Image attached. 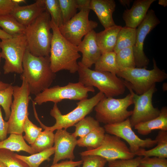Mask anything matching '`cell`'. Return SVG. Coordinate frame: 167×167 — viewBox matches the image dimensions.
Returning a JSON list of instances; mask_svg holds the SVG:
<instances>
[{
    "mask_svg": "<svg viewBox=\"0 0 167 167\" xmlns=\"http://www.w3.org/2000/svg\"><path fill=\"white\" fill-rule=\"evenodd\" d=\"M21 76L26 81L30 93L35 95L49 88L55 78L52 71L49 56L37 57L27 49L24 57Z\"/></svg>",
    "mask_w": 167,
    "mask_h": 167,
    "instance_id": "cell-1",
    "label": "cell"
},
{
    "mask_svg": "<svg viewBox=\"0 0 167 167\" xmlns=\"http://www.w3.org/2000/svg\"><path fill=\"white\" fill-rule=\"evenodd\" d=\"M51 24L53 34L49 54L51 69L55 73L63 70L75 73L79 67L77 61L81 57L77 46L62 36L51 19Z\"/></svg>",
    "mask_w": 167,
    "mask_h": 167,
    "instance_id": "cell-2",
    "label": "cell"
},
{
    "mask_svg": "<svg viewBox=\"0 0 167 167\" xmlns=\"http://www.w3.org/2000/svg\"><path fill=\"white\" fill-rule=\"evenodd\" d=\"M51 18L46 10L26 27L25 33L27 49L37 57L49 56L53 34Z\"/></svg>",
    "mask_w": 167,
    "mask_h": 167,
    "instance_id": "cell-3",
    "label": "cell"
},
{
    "mask_svg": "<svg viewBox=\"0 0 167 167\" xmlns=\"http://www.w3.org/2000/svg\"><path fill=\"white\" fill-rule=\"evenodd\" d=\"M79 81L87 87H96L107 97L123 94L126 86L124 80L116 74L92 70L78 62Z\"/></svg>",
    "mask_w": 167,
    "mask_h": 167,
    "instance_id": "cell-4",
    "label": "cell"
},
{
    "mask_svg": "<svg viewBox=\"0 0 167 167\" xmlns=\"http://www.w3.org/2000/svg\"><path fill=\"white\" fill-rule=\"evenodd\" d=\"M105 96L104 94L99 92L96 95L90 98H86L76 103L77 106L73 110L66 114H62L59 109L57 104L54 103L50 111V114L55 120L54 124L51 126L44 125L39 119L36 111H34L35 117L44 129L52 131L59 129H66L74 126L81 120L89 114L98 103Z\"/></svg>",
    "mask_w": 167,
    "mask_h": 167,
    "instance_id": "cell-5",
    "label": "cell"
},
{
    "mask_svg": "<svg viewBox=\"0 0 167 167\" xmlns=\"http://www.w3.org/2000/svg\"><path fill=\"white\" fill-rule=\"evenodd\" d=\"M153 68L148 70L146 68L136 67L119 70L116 74L124 79L136 94L141 95L148 91L156 83L163 81L167 78V74L157 66L153 58Z\"/></svg>",
    "mask_w": 167,
    "mask_h": 167,
    "instance_id": "cell-6",
    "label": "cell"
},
{
    "mask_svg": "<svg viewBox=\"0 0 167 167\" xmlns=\"http://www.w3.org/2000/svg\"><path fill=\"white\" fill-rule=\"evenodd\" d=\"M133 104L132 96L130 93L122 98L105 96L94 108L96 119L105 125L122 122L131 115L132 110L127 109Z\"/></svg>",
    "mask_w": 167,
    "mask_h": 167,
    "instance_id": "cell-7",
    "label": "cell"
},
{
    "mask_svg": "<svg viewBox=\"0 0 167 167\" xmlns=\"http://www.w3.org/2000/svg\"><path fill=\"white\" fill-rule=\"evenodd\" d=\"M20 86H13L14 99L11 106V113L7 122L8 134H22L23 127L26 117L28 116V108L31 97L30 90L25 79L21 76Z\"/></svg>",
    "mask_w": 167,
    "mask_h": 167,
    "instance_id": "cell-8",
    "label": "cell"
},
{
    "mask_svg": "<svg viewBox=\"0 0 167 167\" xmlns=\"http://www.w3.org/2000/svg\"><path fill=\"white\" fill-rule=\"evenodd\" d=\"M95 91L93 87H87L78 82H69L64 86L49 88L35 95L33 101L39 105L48 102L57 104L64 100L79 101L87 98L89 92Z\"/></svg>",
    "mask_w": 167,
    "mask_h": 167,
    "instance_id": "cell-9",
    "label": "cell"
},
{
    "mask_svg": "<svg viewBox=\"0 0 167 167\" xmlns=\"http://www.w3.org/2000/svg\"><path fill=\"white\" fill-rule=\"evenodd\" d=\"M2 58L5 59L4 74L15 73L21 74L23 61L27 49L24 35L1 40L0 41Z\"/></svg>",
    "mask_w": 167,
    "mask_h": 167,
    "instance_id": "cell-10",
    "label": "cell"
},
{
    "mask_svg": "<svg viewBox=\"0 0 167 167\" xmlns=\"http://www.w3.org/2000/svg\"><path fill=\"white\" fill-rule=\"evenodd\" d=\"M126 87L132 96L134 107L130 119L132 127L136 125L154 119L158 117L160 110L154 107L152 103V97L157 91L156 84L145 93L140 95L136 94L132 90L129 84L124 80Z\"/></svg>",
    "mask_w": 167,
    "mask_h": 167,
    "instance_id": "cell-11",
    "label": "cell"
},
{
    "mask_svg": "<svg viewBox=\"0 0 167 167\" xmlns=\"http://www.w3.org/2000/svg\"><path fill=\"white\" fill-rule=\"evenodd\" d=\"M90 10H80L69 20L58 27L62 36L75 46L78 45L83 37L98 26L97 22L89 20Z\"/></svg>",
    "mask_w": 167,
    "mask_h": 167,
    "instance_id": "cell-12",
    "label": "cell"
},
{
    "mask_svg": "<svg viewBox=\"0 0 167 167\" xmlns=\"http://www.w3.org/2000/svg\"><path fill=\"white\" fill-rule=\"evenodd\" d=\"M81 156L96 155L105 159L107 162L119 159H128L134 157L125 143L120 137L106 133L101 145L98 148L87 150L80 153Z\"/></svg>",
    "mask_w": 167,
    "mask_h": 167,
    "instance_id": "cell-13",
    "label": "cell"
},
{
    "mask_svg": "<svg viewBox=\"0 0 167 167\" xmlns=\"http://www.w3.org/2000/svg\"><path fill=\"white\" fill-rule=\"evenodd\" d=\"M160 22L154 11L150 9L136 28L135 42L132 48L136 68H146L148 65L149 60L143 51L144 42L147 35Z\"/></svg>",
    "mask_w": 167,
    "mask_h": 167,
    "instance_id": "cell-14",
    "label": "cell"
},
{
    "mask_svg": "<svg viewBox=\"0 0 167 167\" xmlns=\"http://www.w3.org/2000/svg\"><path fill=\"white\" fill-rule=\"evenodd\" d=\"M104 127L106 133L125 140L129 144L131 151L135 155L141 148H152L156 144L155 139L139 138L133 130L129 118L120 122L105 125Z\"/></svg>",
    "mask_w": 167,
    "mask_h": 167,
    "instance_id": "cell-15",
    "label": "cell"
},
{
    "mask_svg": "<svg viewBox=\"0 0 167 167\" xmlns=\"http://www.w3.org/2000/svg\"><path fill=\"white\" fill-rule=\"evenodd\" d=\"M54 144L55 151L53 164L61 160H73L75 158L74 152L77 145V139L66 129L57 130L54 134Z\"/></svg>",
    "mask_w": 167,
    "mask_h": 167,
    "instance_id": "cell-16",
    "label": "cell"
},
{
    "mask_svg": "<svg viewBox=\"0 0 167 167\" xmlns=\"http://www.w3.org/2000/svg\"><path fill=\"white\" fill-rule=\"evenodd\" d=\"M96 34L94 30L90 32L77 46L79 52L82 54L80 62L89 68L95 64L102 54L97 44Z\"/></svg>",
    "mask_w": 167,
    "mask_h": 167,
    "instance_id": "cell-17",
    "label": "cell"
},
{
    "mask_svg": "<svg viewBox=\"0 0 167 167\" xmlns=\"http://www.w3.org/2000/svg\"><path fill=\"white\" fill-rule=\"evenodd\" d=\"M45 10L43 0H37L29 5H16L11 14L20 24L26 27Z\"/></svg>",
    "mask_w": 167,
    "mask_h": 167,
    "instance_id": "cell-18",
    "label": "cell"
},
{
    "mask_svg": "<svg viewBox=\"0 0 167 167\" xmlns=\"http://www.w3.org/2000/svg\"><path fill=\"white\" fill-rule=\"evenodd\" d=\"M156 0H135L130 9H127L123 14L125 26L134 29L145 17L152 4Z\"/></svg>",
    "mask_w": 167,
    "mask_h": 167,
    "instance_id": "cell-19",
    "label": "cell"
},
{
    "mask_svg": "<svg viewBox=\"0 0 167 167\" xmlns=\"http://www.w3.org/2000/svg\"><path fill=\"white\" fill-rule=\"evenodd\" d=\"M116 6L113 0H91L89 9L95 13L105 29L116 25L113 18Z\"/></svg>",
    "mask_w": 167,
    "mask_h": 167,
    "instance_id": "cell-20",
    "label": "cell"
},
{
    "mask_svg": "<svg viewBox=\"0 0 167 167\" xmlns=\"http://www.w3.org/2000/svg\"><path fill=\"white\" fill-rule=\"evenodd\" d=\"M122 27L116 24L96 33L97 44L102 54L113 51L118 33Z\"/></svg>",
    "mask_w": 167,
    "mask_h": 167,
    "instance_id": "cell-21",
    "label": "cell"
},
{
    "mask_svg": "<svg viewBox=\"0 0 167 167\" xmlns=\"http://www.w3.org/2000/svg\"><path fill=\"white\" fill-rule=\"evenodd\" d=\"M134 127L142 135H148L155 130L167 131V106L162 108L159 115L156 118L139 123Z\"/></svg>",
    "mask_w": 167,
    "mask_h": 167,
    "instance_id": "cell-22",
    "label": "cell"
},
{
    "mask_svg": "<svg viewBox=\"0 0 167 167\" xmlns=\"http://www.w3.org/2000/svg\"><path fill=\"white\" fill-rule=\"evenodd\" d=\"M155 139L157 145L151 149L146 150L141 148L135 154V156L143 157L156 156L167 158V131L160 130Z\"/></svg>",
    "mask_w": 167,
    "mask_h": 167,
    "instance_id": "cell-23",
    "label": "cell"
},
{
    "mask_svg": "<svg viewBox=\"0 0 167 167\" xmlns=\"http://www.w3.org/2000/svg\"><path fill=\"white\" fill-rule=\"evenodd\" d=\"M4 149L11 151L25 152L31 155L36 153L31 146L24 139L22 134L12 133L8 138L0 141V149Z\"/></svg>",
    "mask_w": 167,
    "mask_h": 167,
    "instance_id": "cell-24",
    "label": "cell"
},
{
    "mask_svg": "<svg viewBox=\"0 0 167 167\" xmlns=\"http://www.w3.org/2000/svg\"><path fill=\"white\" fill-rule=\"evenodd\" d=\"M105 131L104 127L100 126L93 130L84 136L77 140V145L85 147L87 150L96 149L101 144L105 138Z\"/></svg>",
    "mask_w": 167,
    "mask_h": 167,
    "instance_id": "cell-25",
    "label": "cell"
},
{
    "mask_svg": "<svg viewBox=\"0 0 167 167\" xmlns=\"http://www.w3.org/2000/svg\"><path fill=\"white\" fill-rule=\"evenodd\" d=\"M0 27L12 37L24 35L26 29L11 14L0 15Z\"/></svg>",
    "mask_w": 167,
    "mask_h": 167,
    "instance_id": "cell-26",
    "label": "cell"
},
{
    "mask_svg": "<svg viewBox=\"0 0 167 167\" xmlns=\"http://www.w3.org/2000/svg\"><path fill=\"white\" fill-rule=\"evenodd\" d=\"M136 29L122 27L119 32L113 51L117 54L123 49L133 47L135 40Z\"/></svg>",
    "mask_w": 167,
    "mask_h": 167,
    "instance_id": "cell-27",
    "label": "cell"
},
{
    "mask_svg": "<svg viewBox=\"0 0 167 167\" xmlns=\"http://www.w3.org/2000/svg\"><path fill=\"white\" fill-rule=\"evenodd\" d=\"M116 54L114 51L101 54L95 64L94 70L116 75L119 70L116 64Z\"/></svg>",
    "mask_w": 167,
    "mask_h": 167,
    "instance_id": "cell-28",
    "label": "cell"
},
{
    "mask_svg": "<svg viewBox=\"0 0 167 167\" xmlns=\"http://www.w3.org/2000/svg\"><path fill=\"white\" fill-rule=\"evenodd\" d=\"M55 151L54 146L42 152L29 156L20 155L15 153V156L26 163L29 167H39L44 161L50 160V157Z\"/></svg>",
    "mask_w": 167,
    "mask_h": 167,
    "instance_id": "cell-29",
    "label": "cell"
},
{
    "mask_svg": "<svg viewBox=\"0 0 167 167\" xmlns=\"http://www.w3.org/2000/svg\"><path fill=\"white\" fill-rule=\"evenodd\" d=\"M34 142L31 145L36 153L52 148L54 144V134L53 131L44 129Z\"/></svg>",
    "mask_w": 167,
    "mask_h": 167,
    "instance_id": "cell-30",
    "label": "cell"
},
{
    "mask_svg": "<svg viewBox=\"0 0 167 167\" xmlns=\"http://www.w3.org/2000/svg\"><path fill=\"white\" fill-rule=\"evenodd\" d=\"M99 122L91 116H86L74 126L75 130L72 135L76 138L83 137L95 128L100 126Z\"/></svg>",
    "mask_w": 167,
    "mask_h": 167,
    "instance_id": "cell-31",
    "label": "cell"
},
{
    "mask_svg": "<svg viewBox=\"0 0 167 167\" xmlns=\"http://www.w3.org/2000/svg\"><path fill=\"white\" fill-rule=\"evenodd\" d=\"M116 61L119 70L136 67L132 47L123 49L116 54Z\"/></svg>",
    "mask_w": 167,
    "mask_h": 167,
    "instance_id": "cell-32",
    "label": "cell"
},
{
    "mask_svg": "<svg viewBox=\"0 0 167 167\" xmlns=\"http://www.w3.org/2000/svg\"><path fill=\"white\" fill-rule=\"evenodd\" d=\"M46 9L51 19L59 27L63 24L62 16L58 0H43Z\"/></svg>",
    "mask_w": 167,
    "mask_h": 167,
    "instance_id": "cell-33",
    "label": "cell"
},
{
    "mask_svg": "<svg viewBox=\"0 0 167 167\" xmlns=\"http://www.w3.org/2000/svg\"><path fill=\"white\" fill-rule=\"evenodd\" d=\"M13 92V86L11 84L7 88L0 90V106L4 111L6 121H8L10 115Z\"/></svg>",
    "mask_w": 167,
    "mask_h": 167,
    "instance_id": "cell-34",
    "label": "cell"
},
{
    "mask_svg": "<svg viewBox=\"0 0 167 167\" xmlns=\"http://www.w3.org/2000/svg\"><path fill=\"white\" fill-rule=\"evenodd\" d=\"M13 152L0 149V161L6 167H29L24 161L16 158Z\"/></svg>",
    "mask_w": 167,
    "mask_h": 167,
    "instance_id": "cell-35",
    "label": "cell"
},
{
    "mask_svg": "<svg viewBox=\"0 0 167 167\" xmlns=\"http://www.w3.org/2000/svg\"><path fill=\"white\" fill-rule=\"evenodd\" d=\"M23 130L25 133L23 136L24 139L31 145L42 131V128L34 124L29 120L28 116L24 123Z\"/></svg>",
    "mask_w": 167,
    "mask_h": 167,
    "instance_id": "cell-36",
    "label": "cell"
},
{
    "mask_svg": "<svg viewBox=\"0 0 167 167\" xmlns=\"http://www.w3.org/2000/svg\"><path fill=\"white\" fill-rule=\"evenodd\" d=\"M62 16L63 24L73 18L78 9L76 0H58Z\"/></svg>",
    "mask_w": 167,
    "mask_h": 167,
    "instance_id": "cell-37",
    "label": "cell"
},
{
    "mask_svg": "<svg viewBox=\"0 0 167 167\" xmlns=\"http://www.w3.org/2000/svg\"><path fill=\"white\" fill-rule=\"evenodd\" d=\"M138 167H167L166 158L143 157Z\"/></svg>",
    "mask_w": 167,
    "mask_h": 167,
    "instance_id": "cell-38",
    "label": "cell"
},
{
    "mask_svg": "<svg viewBox=\"0 0 167 167\" xmlns=\"http://www.w3.org/2000/svg\"><path fill=\"white\" fill-rule=\"evenodd\" d=\"M82 167H104L107 161L105 158L96 155L82 156Z\"/></svg>",
    "mask_w": 167,
    "mask_h": 167,
    "instance_id": "cell-39",
    "label": "cell"
},
{
    "mask_svg": "<svg viewBox=\"0 0 167 167\" xmlns=\"http://www.w3.org/2000/svg\"><path fill=\"white\" fill-rule=\"evenodd\" d=\"M143 156L108 161L109 167H138Z\"/></svg>",
    "mask_w": 167,
    "mask_h": 167,
    "instance_id": "cell-40",
    "label": "cell"
},
{
    "mask_svg": "<svg viewBox=\"0 0 167 167\" xmlns=\"http://www.w3.org/2000/svg\"><path fill=\"white\" fill-rule=\"evenodd\" d=\"M16 5L12 0H0V15L11 14Z\"/></svg>",
    "mask_w": 167,
    "mask_h": 167,
    "instance_id": "cell-41",
    "label": "cell"
},
{
    "mask_svg": "<svg viewBox=\"0 0 167 167\" xmlns=\"http://www.w3.org/2000/svg\"><path fill=\"white\" fill-rule=\"evenodd\" d=\"M8 125L2 117L1 108L0 106V141L6 138L8 134Z\"/></svg>",
    "mask_w": 167,
    "mask_h": 167,
    "instance_id": "cell-42",
    "label": "cell"
},
{
    "mask_svg": "<svg viewBox=\"0 0 167 167\" xmlns=\"http://www.w3.org/2000/svg\"><path fill=\"white\" fill-rule=\"evenodd\" d=\"M83 161H75L73 160L63 161L60 163H57L49 167H77L80 166L82 164Z\"/></svg>",
    "mask_w": 167,
    "mask_h": 167,
    "instance_id": "cell-43",
    "label": "cell"
},
{
    "mask_svg": "<svg viewBox=\"0 0 167 167\" xmlns=\"http://www.w3.org/2000/svg\"><path fill=\"white\" fill-rule=\"evenodd\" d=\"M90 1L91 0H76L78 9L80 10L84 9H90Z\"/></svg>",
    "mask_w": 167,
    "mask_h": 167,
    "instance_id": "cell-44",
    "label": "cell"
},
{
    "mask_svg": "<svg viewBox=\"0 0 167 167\" xmlns=\"http://www.w3.org/2000/svg\"><path fill=\"white\" fill-rule=\"evenodd\" d=\"M12 37L8 34L2 29H0V39L1 40H4L8 39Z\"/></svg>",
    "mask_w": 167,
    "mask_h": 167,
    "instance_id": "cell-45",
    "label": "cell"
},
{
    "mask_svg": "<svg viewBox=\"0 0 167 167\" xmlns=\"http://www.w3.org/2000/svg\"><path fill=\"white\" fill-rule=\"evenodd\" d=\"M133 1L132 0H119L120 4L124 6H129L131 2Z\"/></svg>",
    "mask_w": 167,
    "mask_h": 167,
    "instance_id": "cell-46",
    "label": "cell"
},
{
    "mask_svg": "<svg viewBox=\"0 0 167 167\" xmlns=\"http://www.w3.org/2000/svg\"><path fill=\"white\" fill-rule=\"evenodd\" d=\"M11 84L3 82L0 80V90L4 89L10 85Z\"/></svg>",
    "mask_w": 167,
    "mask_h": 167,
    "instance_id": "cell-47",
    "label": "cell"
},
{
    "mask_svg": "<svg viewBox=\"0 0 167 167\" xmlns=\"http://www.w3.org/2000/svg\"><path fill=\"white\" fill-rule=\"evenodd\" d=\"M158 3L159 5H161L164 7L167 6V0H159Z\"/></svg>",
    "mask_w": 167,
    "mask_h": 167,
    "instance_id": "cell-48",
    "label": "cell"
},
{
    "mask_svg": "<svg viewBox=\"0 0 167 167\" xmlns=\"http://www.w3.org/2000/svg\"><path fill=\"white\" fill-rule=\"evenodd\" d=\"M12 1L17 5H19V3H25L26 2L25 0H12Z\"/></svg>",
    "mask_w": 167,
    "mask_h": 167,
    "instance_id": "cell-49",
    "label": "cell"
},
{
    "mask_svg": "<svg viewBox=\"0 0 167 167\" xmlns=\"http://www.w3.org/2000/svg\"><path fill=\"white\" fill-rule=\"evenodd\" d=\"M0 167H6L2 162L0 161Z\"/></svg>",
    "mask_w": 167,
    "mask_h": 167,
    "instance_id": "cell-50",
    "label": "cell"
},
{
    "mask_svg": "<svg viewBox=\"0 0 167 167\" xmlns=\"http://www.w3.org/2000/svg\"><path fill=\"white\" fill-rule=\"evenodd\" d=\"M2 57H1V49L0 47V64L1 62V60Z\"/></svg>",
    "mask_w": 167,
    "mask_h": 167,
    "instance_id": "cell-51",
    "label": "cell"
},
{
    "mask_svg": "<svg viewBox=\"0 0 167 167\" xmlns=\"http://www.w3.org/2000/svg\"><path fill=\"white\" fill-rule=\"evenodd\" d=\"M78 167H80V166H78Z\"/></svg>",
    "mask_w": 167,
    "mask_h": 167,
    "instance_id": "cell-52",
    "label": "cell"
},
{
    "mask_svg": "<svg viewBox=\"0 0 167 167\" xmlns=\"http://www.w3.org/2000/svg\"></svg>",
    "mask_w": 167,
    "mask_h": 167,
    "instance_id": "cell-53",
    "label": "cell"
}]
</instances>
